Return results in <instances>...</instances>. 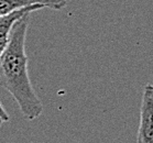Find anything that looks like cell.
Returning <instances> with one entry per match:
<instances>
[{"label": "cell", "instance_id": "6da1fadb", "mask_svg": "<svg viewBox=\"0 0 153 143\" xmlns=\"http://www.w3.org/2000/svg\"><path fill=\"white\" fill-rule=\"evenodd\" d=\"M31 13L23 16L14 24L10 42L0 57V86L10 93L28 120L38 119L43 112V104L29 77L25 54V36Z\"/></svg>", "mask_w": 153, "mask_h": 143}, {"label": "cell", "instance_id": "7a4b0ae2", "mask_svg": "<svg viewBox=\"0 0 153 143\" xmlns=\"http://www.w3.org/2000/svg\"><path fill=\"white\" fill-rule=\"evenodd\" d=\"M138 143H153V85L146 84L143 89Z\"/></svg>", "mask_w": 153, "mask_h": 143}, {"label": "cell", "instance_id": "3957f363", "mask_svg": "<svg viewBox=\"0 0 153 143\" xmlns=\"http://www.w3.org/2000/svg\"><path fill=\"white\" fill-rule=\"evenodd\" d=\"M42 8L44 7L41 6V4H34V6L23 8V9L13 11L11 13H8L6 16L0 17V57L4 54V50L7 49L8 44L10 42L14 24L27 13L38 11L40 9H42Z\"/></svg>", "mask_w": 153, "mask_h": 143}, {"label": "cell", "instance_id": "277c9868", "mask_svg": "<svg viewBox=\"0 0 153 143\" xmlns=\"http://www.w3.org/2000/svg\"><path fill=\"white\" fill-rule=\"evenodd\" d=\"M67 0H0V17L23 8L41 4L44 8L59 10L66 6Z\"/></svg>", "mask_w": 153, "mask_h": 143}, {"label": "cell", "instance_id": "5b68a950", "mask_svg": "<svg viewBox=\"0 0 153 143\" xmlns=\"http://www.w3.org/2000/svg\"><path fill=\"white\" fill-rule=\"evenodd\" d=\"M0 118L2 119L4 121H8V120H9V115H8L7 111L4 110V108L2 107L1 104H0Z\"/></svg>", "mask_w": 153, "mask_h": 143}, {"label": "cell", "instance_id": "8992f818", "mask_svg": "<svg viewBox=\"0 0 153 143\" xmlns=\"http://www.w3.org/2000/svg\"><path fill=\"white\" fill-rule=\"evenodd\" d=\"M4 120H2V119H1V118H0V127H1V126H2V123H4Z\"/></svg>", "mask_w": 153, "mask_h": 143}]
</instances>
